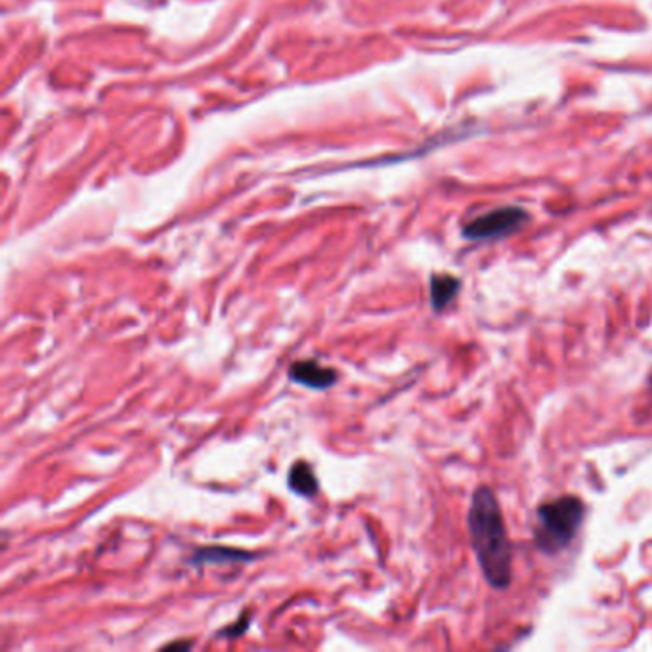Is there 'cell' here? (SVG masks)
<instances>
[{
	"instance_id": "cell-1",
	"label": "cell",
	"mask_w": 652,
	"mask_h": 652,
	"mask_svg": "<svg viewBox=\"0 0 652 652\" xmlns=\"http://www.w3.org/2000/svg\"><path fill=\"white\" fill-rule=\"evenodd\" d=\"M467 526L482 576L491 588L507 589L513 579V551L500 501L491 488L481 486L472 493Z\"/></svg>"
},
{
	"instance_id": "cell-2",
	"label": "cell",
	"mask_w": 652,
	"mask_h": 652,
	"mask_svg": "<svg viewBox=\"0 0 652 652\" xmlns=\"http://www.w3.org/2000/svg\"><path fill=\"white\" fill-rule=\"evenodd\" d=\"M586 519V503L576 496H562L541 503L536 513L534 540L538 550L557 555L565 551L578 536Z\"/></svg>"
},
{
	"instance_id": "cell-3",
	"label": "cell",
	"mask_w": 652,
	"mask_h": 652,
	"mask_svg": "<svg viewBox=\"0 0 652 652\" xmlns=\"http://www.w3.org/2000/svg\"><path fill=\"white\" fill-rule=\"evenodd\" d=\"M528 213L521 207H501L471 220L463 228V236L471 241L501 239L519 232L526 224Z\"/></svg>"
},
{
	"instance_id": "cell-4",
	"label": "cell",
	"mask_w": 652,
	"mask_h": 652,
	"mask_svg": "<svg viewBox=\"0 0 652 652\" xmlns=\"http://www.w3.org/2000/svg\"><path fill=\"white\" fill-rule=\"evenodd\" d=\"M289 379L314 391H326L337 383V372L316 360H298L289 367Z\"/></svg>"
},
{
	"instance_id": "cell-5",
	"label": "cell",
	"mask_w": 652,
	"mask_h": 652,
	"mask_svg": "<svg viewBox=\"0 0 652 652\" xmlns=\"http://www.w3.org/2000/svg\"><path fill=\"white\" fill-rule=\"evenodd\" d=\"M462 291V281L452 274L431 276V305L436 312H444Z\"/></svg>"
},
{
	"instance_id": "cell-6",
	"label": "cell",
	"mask_w": 652,
	"mask_h": 652,
	"mask_svg": "<svg viewBox=\"0 0 652 652\" xmlns=\"http://www.w3.org/2000/svg\"><path fill=\"white\" fill-rule=\"evenodd\" d=\"M287 484L297 493V496H303V498H314L320 490L318 479H316L312 467L307 462H297L291 467V471L287 474Z\"/></svg>"
},
{
	"instance_id": "cell-7",
	"label": "cell",
	"mask_w": 652,
	"mask_h": 652,
	"mask_svg": "<svg viewBox=\"0 0 652 652\" xmlns=\"http://www.w3.org/2000/svg\"><path fill=\"white\" fill-rule=\"evenodd\" d=\"M249 553H243L238 550H226V548H207L199 550L196 555L191 557V562H234V560H245L249 559Z\"/></svg>"
},
{
	"instance_id": "cell-8",
	"label": "cell",
	"mask_w": 652,
	"mask_h": 652,
	"mask_svg": "<svg viewBox=\"0 0 652 652\" xmlns=\"http://www.w3.org/2000/svg\"><path fill=\"white\" fill-rule=\"evenodd\" d=\"M247 628H249V614H243L239 618V624H236L234 628H226L222 629L219 636H228V637H238L239 633H243Z\"/></svg>"
},
{
	"instance_id": "cell-9",
	"label": "cell",
	"mask_w": 652,
	"mask_h": 652,
	"mask_svg": "<svg viewBox=\"0 0 652 652\" xmlns=\"http://www.w3.org/2000/svg\"><path fill=\"white\" fill-rule=\"evenodd\" d=\"M191 641H176V643H169L165 645V648H190Z\"/></svg>"
}]
</instances>
